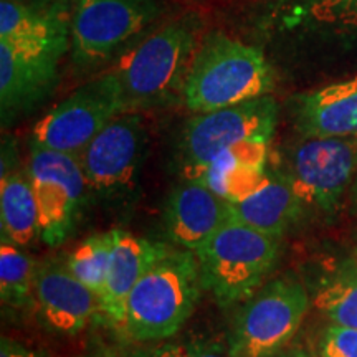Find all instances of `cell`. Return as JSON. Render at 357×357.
<instances>
[{"mask_svg":"<svg viewBox=\"0 0 357 357\" xmlns=\"http://www.w3.org/2000/svg\"><path fill=\"white\" fill-rule=\"evenodd\" d=\"M202 25L195 13L177 17L119 56L109 71L119 84L128 113L182 98L187 75L204 38Z\"/></svg>","mask_w":357,"mask_h":357,"instance_id":"6da1fadb","label":"cell"},{"mask_svg":"<svg viewBox=\"0 0 357 357\" xmlns=\"http://www.w3.org/2000/svg\"><path fill=\"white\" fill-rule=\"evenodd\" d=\"M275 84V71L260 48L215 30L199 45L182 101L192 113H208L268 96Z\"/></svg>","mask_w":357,"mask_h":357,"instance_id":"7a4b0ae2","label":"cell"},{"mask_svg":"<svg viewBox=\"0 0 357 357\" xmlns=\"http://www.w3.org/2000/svg\"><path fill=\"white\" fill-rule=\"evenodd\" d=\"M202 289L197 255L169 247L129 293L121 331L136 342L176 336L194 314Z\"/></svg>","mask_w":357,"mask_h":357,"instance_id":"3957f363","label":"cell"},{"mask_svg":"<svg viewBox=\"0 0 357 357\" xmlns=\"http://www.w3.org/2000/svg\"><path fill=\"white\" fill-rule=\"evenodd\" d=\"M280 242L281 236L230 218L195 252L204 289L220 306L250 300L273 270Z\"/></svg>","mask_w":357,"mask_h":357,"instance_id":"277c9868","label":"cell"},{"mask_svg":"<svg viewBox=\"0 0 357 357\" xmlns=\"http://www.w3.org/2000/svg\"><path fill=\"white\" fill-rule=\"evenodd\" d=\"M310 296L300 280L281 276L250 298L230 334L231 357H271L291 341L305 319Z\"/></svg>","mask_w":357,"mask_h":357,"instance_id":"5b68a950","label":"cell"},{"mask_svg":"<svg viewBox=\"0 0 357 357\" xmlns=\"http://www.w3.org/2000/svg\"><path fill=\"white\" fill-rule=\"evenodd\" d=\"M121 113H128L111 71L75 89L33 126L32 144L78 155L93 137Z\"/></svg>","mask_w":357,"mask_h":357,"instance_id":"8992f818","label":"cell"},{"mask_svg":"<svg viewBox=\"0 0 357 357\" xmlns=\"http://www.w3.org/2000/svg\"><path fill=\"white\" fill-rule=\"evenodd\" d=\"M278 124V105L268 96L208 113H197L182 132L184 169L208 164L223 151L243 142H270Z\"/></svg>","mask_w":357,"mask_h":357,"instance_id":"52a82bcc","label":"cell"},{"mask_svg":"<svg viewBox=\"0 0 357 357\" xmlns=\"http://www.w3.org/2000/svg\"><path fill=\"white\" fill-rule=\"evenodd\" d=\"M158 0H77L71 52L79 65L109 60L159 17Z\"/></svg>","mask_w":357,"mask_h":357,"instance_id":"ba28073f","label":"cell"},{"mask_svg":"<svg viewBox=\"0 0 357 357\" xmlns=\"http://www.w3.org/2000/svg\"><path fill=\"white\" fill-rule=\"evenodd\" d=\"M26 174L38 204L40 238L58 247L75 229L88 189L79 158L32 144Z\"/></svg>","mask_w":357,"mask_h":357,"instance_id":"9c48e42d","label":"cell"},{"mask_svg":"<svg viewBox=\"0 0 357 357\" xmlns=\"http://www.w3.org/2000/svg\"><path fill=\"white\" fill-rule=\"evenodd\" d=\"M357 176V137L305 136L293 149L289 181L303 205L331 212Z\"/></svg>","mask_w":357,"mask_h":357,"instance_id":"30bf717a","label":"cell"},{"mask_svg":"<svg viewBox=\"0 0 357 357\" xmlns=\"http://www.w3.org/2000/svg\"><path fill=\"white\" fill-rule=\"evenodd\" d=\"M147 131L136 111L121 113L106 124L78 154L88 189L116 195L132 187L146 153Z\"/></svg>","mask_w":357,"mask_h":357,"instance_id":"8fae6325","label":"cell"},{"mask_svg":"<svg viewBox=\"0 0 357 357\" xmlns=\"http://www.w3.org/2000/svg\"><path fill=\"white\" fill-rule=\"evenodd\" d=\"M68 43L0 42V108L3 123L29 111L53 88Z\"/></svg>","mask_w":357,"mask_h":357,"instance_id":"7c38bea8","label":"cell"},{"mask_svg":"<svg viewBox=\"0 0 357 357\" xmlns=\"http://www.w3.org/2000/svg\"><path fill=\"white\" fill-rule=\"evenodd\" d=\"M33 307L43 326L65 336L83 331L95 312L101 311L100 296L71 273L66 263L58 261L37 265Z\"/></svg>","mask_w":357,"mask_h":357,"instance_id":"4fadbf2b","label":"cell"},{"mask_svg":"<svg viewBox=\"0 0 357 357\" xmlns=\"http://www.w3.org/2000/svg\"><path fill=\"white\" fill-rule=\"evenodd\" d=\"M230 218L229 200L192 178L172 190L166 205L169 238L194 253Z\"/></svg>","mask_w":357,"mask_h":357,"instance_id":"5bb4252c","label":"cell"},{"mask_svg":"<svg viewBox=\"0 0 357 357\" xmlns=\"http://www.w3.org/2000/svg\"><path fill=\"white\" fill-rule=\"evenodd\" d=\"M169 245L149 242L126 230H113V248L105 287L100 293L101 312L121 329L124 306L141 276L167 252Z\"/></svg>","mask_w":357,"mask_h":357,"instance_id":"9a60e30c","label":"cell"},{"mask_svg":"<svg viewBox=\"0 0 357 357\" xmlns=\"http://www.w3.org/2000/svg\"><path fill=\"white\" fill-rule=\"evenodd\" d=\"M294 111L303 136L357 137V77L298 96Z\"/></svg>","mask_w":357,"mask_h":357,"instance_id":"2e32d148","label":"cell"},{"mask_svg":"<svg viewBox=\"0 0 357 357\" xmlns=\"http://www.w3.org/2000/svg\"><path fill=\"white\" fill-rule=\"evenodd\" d=\"M268 144L252 141L230 147L205 166L184 169L185 178L202 182L220 197L236 202L252 194L265 178Z\"/></svg>","mask_w":357,"mask_h":357,"instance_id":"e0dca14e","label":"cell"},{"mask_svg":"<svg viewBox=\"0 0 357 357\" xmlns=\"http://www.w3.org/2000/svg\"><path fill=\"white\" fill-rule=\"evenodd\" d=\"M303 202L293 189L288 174L266 172L265 178L247 197L230 202L231 218L263 231L281 236L296 222Z\"/></svg>","mask_w":357,"mask_h":357,"instance_id":"ac0fdd59","label":"cell"},{"mask_svg":"<svg viewBox=\"0 0 357 357\" xmlns=\"http://www.w3.org/2000/svg\"><path fill=\"white\" fill-rule=\"evenodd\" d=\"M71 20L65 0L32 6L20 0L0 2V42L70 43Z\"/></svg>","mask_w":357,"mask_h":357,"instance_id":"d6986e66","label":"cell"},{"mask_svg":"<svg viewBox=\"0 0 357 357\" xmlns=\"http://www.w3.org/2000/svg\"><path fill=\"white\" fill-rule=\"evenodd\" d=\"M2 238L26 247L42 236L38 204L26 172L3 174L0 181Z\"/></svg>","mask_w":357,"mask_h":357,"instance_id":"ffe728a7","label":"cell"},{"mask_svg":"<svg viewBox=\"0 0 357 357\" xmlns=\"http://www.w3.org/2000/svg\"><path fill=\"white\" fill-rule=\"evenodd\" d=\"M37 265L19 245L2 238L0 243V298L3 305L26 307L33 305Z\"/></svg>","mask_w":357,"mask_h":357,"instance_id":"44dd1931","label":"cell"},{"mask_svg":"<svg viewBox=\"0 0 357 357\" xmlns=\"http://www.w3.org/2000/svg\"><path fill=\"white\" fill-rule=\"evenodd\" d=\"M314 306L331 324L357 328V260L352 258L316 294Z\"/></svg>","mask_w":357,"mask_h":357,"instance_id":"7402d4cb","label":"cell"},{"mask_svg":"<svg viewBox=\"0 0 357 357\" xmlns=\"http://www.w3.org/2000/svg\"><path fill=\"white\" fill-rule=\"evenodd\" d=\"M111 248H113V230L91 235L71 252L66 266L77 278L93 289L98 296L105 287L108 275Z\"/></svg>","mask_w":357,"mask_h":357,"instance_id":"603a6c76","label":"cell"},{"mask_svg":"<svg viewBox=\"0 0 357 357\" xmlns=\"http://www.w3.org/2000/svg\"><path fill=\"white\" fill-rule=\"evenodd\" d=\"M132 357H231V354L217 341L185 339L144 347L134 352Z\"/></svg>","mask_w":357,"mask_h":357,"instance_id":"cb8c5ba5","label":"cell"},{"mask_svg":"<svg viewBox=\"0 0 357 357\" xmlns=\"http://www.w3.org/2000/svg\"><path fill=\"white\" fill-rule=\"evenodd\" d=\"M305 13L319 24L357 29V0H307Z\"/></svg>","mask_w":357,"mask_h":357,"instance_id":"d4e9b609","label":"cell"},{"mask_svg":"<svg viewBox=\"0 0 357 357\" xmlns=\"http://www.w3.org/2000/svg\"><path fill=\"white\" fill-rule=\"evenodd\" d=\"M321 357H357V328L331 324L319 339Z\"/></svg>","mask_w":357,"mask_h":357,"instance_id":"484cf974","label":"cell"},{"mask_svg":"<svg viewBox=\"0 0 357 357\" xmlns=\"http://www.w3.org/2000/svg\"><path fill=\"white\" fill-rule=\"evenodd\" d=\"M0 357H48L42 352L29 349L20 342L12 341L8 337H2L0 341Z\"/></svg>","mask_w":357,"mask_h":357,"instance_id":"4316f807","label":"cell"},{"mask_svg":"<svg viewBox=\"0 0 357 357\" xmlns=\"http://www.w3.org/2000/svg\"><path fill=\"white\" fill-rule=\"evenodd\" d=\"M271 357H310V356H307L305 351L294 349V351H289V352H283V354H275Z\"/></svg>","mask_w":357,"mask_h":357,"instance_id":"83f0119b","label":"cell"},{"mask_svg":"<svg viewBox=\"0 0 357 357\" xmlns=\"http://www.w3.org/2000/svg\"><path fill=\"white\" fill-rule=\"evenodd\" d=\"M354 258H356V260H357V253H356V257H354Z\"/></svg>","mask_w":357,"mask_h":357,"instance_id":"f1b7e54d","label":"cell"},{"mask_svg":"<svg viewBox=\"0 0 357 357\" xmlns=\"http://www.w3.org/2000/svg\"><path fill=\"white\" fill-rule=\"evenodd\" d=\"M356 30H357V29H356Z\"/></svg>","mask_w":357,"mask_h":357,"instance_id":"f546056e","label":"cell"}]
</instances>
